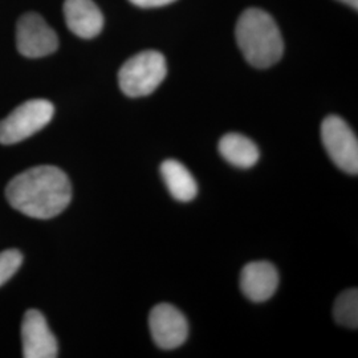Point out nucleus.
<instances>
[{"instance_id":"2","label":"nucleus","mask_w":358,"mask_h":358,"mask_svg":"<svg viewBox=\"0 0 358 358\" xmlns=\"http://www.w3.org/2000/svg\"><path fill=\"white\" fill-rule=\"evenodd\" d=\"M235 36L244 59L255 68H269L282 59L284 41L280 29L263 10H245L238 20Z\"/></svg>"},{"instance_id":"6","label":"nucleus","mask_w":358,"mask_h":358,"mask_svg":"<svg viewBox=\"0 0 358 358\" xmlns=\"http://www.w3.org/2000/svg\"><path fill=\"white\" fill-rule=\"evenodd\" d=\"M17 51L29 59L52 55L59 47L56 32L35 13H24L16 26Z\"/></svg>"},{"instance_id":"10","label":"nucleus","mask_w":358,"mask_h":358,"mask_svg":"<svg viewBox=\"0 0 358 358\" xmlns=\"http://www.w3.org/2000/svg\"><path fill=\"white\" fill-rule=\"evenodd\" d=\"M65 22L81 38H96L103 27V16L92 0H65Z\"/></svg>"},{"instance_id":"7","label":"nucleus","mask_w":358,"mask_h":358,"mask_svg":"<svg viewBox=\"0 0 358 358\" xmlns=\"http://www.w3.org/2000/svg\"><path fill=\"white\" fill-rule=\"evenodd\" d=\"M149 328L157 346L165 350L177 349L189 336V324L178 308L171 304H158L149 315Z\"/></svg>"},{"instance_id":"13","label":"nucleus","mask_w":358,"mask_h":358,"mask_svg":"<svg viewBox=\"0 0 358 358\" xmlns=\"http://www.w3.org/2000/svg\"><path fill=\"white\" fill-rule=\"evenodd\" d=\"M334 320L340 325L357 329L358 328V291L357 288H350L340 294L333 308Z\"/></svg>"},{"instance_id":"9","label":"nucleus","mask_w":358,"mask_h":358,"mask_svg":"<svg viewBox=\"0 0 358 358\" xmlns=\"http://www.w3.org/2000/svg\"><path fill=\"white\" fill-rule=\"evenodd\" d=\"M279 287V272L269 262H252L241 273V288L254 303L269 300Z\"/></svg>"},{"instance_id":"3","label":"nucleus","mask_w":358,"mask_h":358,"mask_svg":"<svg viewBox=\"0 0 358 358\" xmlns=\"http://www.w3.org/2000/svg\"><path fill=\"white\" fill-rule=\"evenodd\" d=\"M166 73V60L162 53L140 52L121 66L118 84L128 97H145L152 94L162 84Z\"/></svg>"},{"instance_id":"8","label":"nucleus","mask_w":358,"mask_h":358,"mask_svg":"<svg viewBox=\"0 0 358 358\" xmlns=\"http://www.w3.org/2000/svg\"><path fill=\"white\" fill-rule=\"evenodd\" d=\"M23 357H57L59 346L45 317L38 309L27 310L22 324Z\"/></svg>"},{"instance_id":"5","label":"nucleus","mask_w":358,"mask_h":358,"mask_svg":"<svg viewBox=\"0 0 358 358\" xmlns=\"http://www.w3.org/2000/svg\"><path fill=\"white\" fill-rule=\"evenodd\" d=\"M321 140L336 166L348 174L357 176V137L341 117L328 115L322 121Z\"/></svg>"},{"instance_id":"16","label":"nucleus","mask_w":358,"mask_h":358,"mask_svg":"<svg viewBox=\"0 0 358 358\" xmlns=\"http://www.w3.org/2000/svg\"><path fill=\"white\" fill-rule=\"evenodd\" d=\"M340 1H343V3H345L348 6L353 7L355 10H357L358 8V0H340Z\"/></svg>"},{"instance_id":"11","label":"nucleus","mask_w":358,"mask_h":358,"mask_svg":"<svg viewBox=\"0 0 358 358\" xmlns=\"http://www.w3.org/2000/svg\"><path fill=\"white\" fill-rule=\"evenodd\" d=\"M161 176L170 195L178 202H192L198 194L196 180L190 170L176 159H166L161 165Z\"/></svg>"},{"instance_id":"1","label":"nucleus","mask_w":358,"mask_h":358,"mask_svg":"<svg viewBox=\"0 0 358 358\" xmlns=\"http://www.w3.org/2000/svg\"><path fill=\"white\" fill-rule=\"evenodd\" d=\"M6 196L15 210L27 217L51 219L71 203L72 185L59 167H32L8 183Z\"/></svg>"},{"instance_id":"15","label":"nucleus","mask_w":358,"mask_h":358,"mask_svg":"<svg viewBox=\"0 0 358 358\" xmlns=\"http://www.w3.org/2000/svg\"><path fill=\"white\" fill-rule=\"evenodd\" d=\"M129 1L142 8H154V7H162V6L171 4L176 0H129Z\"/></svg>"},{"instance_id":"4","label":"nucleus","mask_w":358,"mask_h":358,"mask_svg":"<svg viewBox=\"0 0 358 358\" xmlns=\"http://www.w3.org/2000/svg\"><path fill=\"white\" fill-rule=\"evenodd\" d=\"M55 115L48 100H29L19 105L11 115L0 121V143L13 145L24 141L45 128Z\"/></svg>"},{"instance_id":"14","label":"nucleus","mask_w":358,"mask_h":358,"mask_svg":"<svg viewBox=\"0 0 358 358\" xmlns=\"http://www.w3.org/2000/svg\"><path fill=\"white\" fill-rule=\"evenodd\" d=\"M23 264V255L17 250L0 252V287L8 282Z\"/></svg>"},{"instance_id":"12","label":"nucleus","mask_w":358,"mask_h":358,"mask_svg":"<svg viewBox=\"0 0 358 358\" xmlns=\"http://www.w3.org/2000/svg\"><path fill=\"white\" fill-rule=\"evenodd\" d=\"M219 153L231 164L239 169L255 166L259 161V148L255 142L239 133H229L219 141Z\"/></svg>"}]
</instances>
